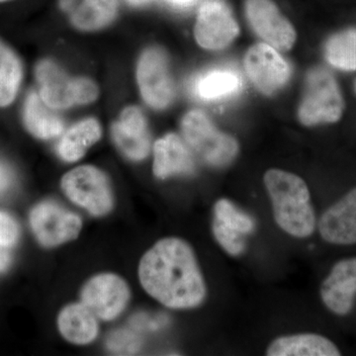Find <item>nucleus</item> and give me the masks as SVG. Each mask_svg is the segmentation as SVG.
<instances>
[{
	"instance_id": "19",
	"label": "nucleus",
	"mask_w": 356,
	"mask_h": 356,
	"mask_svg": "<svg viewBox=\"0 0 356 356\" xmlns=\"http://www.w3.org/2000/svg\"><path fill=\"white\" fill-rule=\"evenodd\" d=\"M42 100L38 93L32 91L25 100L23 122L28 132L41 140L58 137L64 131V122Z\"/></svg>"
},
{
	"instance_id": "21",
	"label": "nucleus",
	"mask_w": 356,
	"mask_h": 356,
	"mask_svg": "<svg viewBox=\"0 0 356 356\" xmlns=\"http://www.w3.org/2000/svg\"><path fill=\"white\" fill-rule=\"evenodd\" d=\"M102 126L95 118L84 119L65 134L58 147L60 158L67 163L79 161L100 140Z\"/></svg>"
},
{
	"instance_id": "8",
	"label": "nucleus",
	"mask_w": 356,
	"mask_h": 356,
	"mask_svg": "<svg viewBox=\"0 0 356 356\" xmlns=\"http://www.w3.org/2000/svg\"><path fill=\"white\" fill-rule=\"evenodd\" d=\"M29 220L33 233L46 248L76 240L83 228L81 217L53 201H44L35 206Z\"/></svg>"
},
{
	"instance_id": "10",
	"label": "nucleus",
	"mask_w": 356,
	"mask_h": 356,
	"mask_svg": "<svg viewBox=\"0 0 356 356\" xmlns=\"http://www.w3.org/2000/svg\"><path fill=\"white\" fill-rule=\"evenodd\" d=\"M81 303L99 320L113 321L125 310L131 292L127 282L113 273L98 274L88 280L81 293Z\"/></svg>"
},
{
	"instance_id": "14",
	"label": "nucleus",
	"mask_w": 356,
	"mask_h": 356,
	"mask_svg": "<svg viewBox=\"0 0 356 356\" xmlns=\"http://www.w3.org/2000/svg\"><path fill=\"white\" fill-rule=\"evenodd\" d=\"M356 295V257L343 259L332 267L321 286L325 307L337 315L350 313Z\"/></svg>"
},
{
	"instance_id": "18",
	"label": "nucleus",
	"mask_w": 356,
	"mask_h": 356,
	"mask_svg": "<svg viewBox=\"0 0 356 356\" xmlns=\"http://www.w3.org/2000/svg\"><path fill=\"white\" fill-rule=\"evenodd\" d=\"M58 327L67 341L79 346L92 343L99 332L97 318L83 303L65 306L58 315Z\"/></svg>"
},
{
	"instance_id": "30",
	"label": "nucleus",
	"mask_w": 356,
	"mask_h": 356,
	"mask_svg": "<svg viewBox=\"0 0 356 356\" xmlns=\"http://www.w3.org/2000/svg\"><path fill=\"white\" fill-rule=\"evenodd\" d=\"M11 177L7 168L0 163V189L4 191L10 184Z\"/></svg>"
},
{
	"instance_id": "24",
	"label": "nucleus",
	"mask_w": 356,
	"mask_h": 356,
	"mask_svg": "<svg viewBox=\"0 0 356 356\" xmlns=\"http://www.w3.org/2000/svg\"><path fill=\"white\" fill-rule=\"evenodd\" d=\"M325 55L337 69L356 70V29L337 33L327 40Z\"/></svg>"
},
{
	"instance_id": "29",
	"label": "nucleus",
	"mask_w": 356,
	"mask_h": 356,
	"mask_svg": "<svg viewBox=\"0 0 356 356\" xmlns=\"http://www.w3.org/2000/svg\"><path fill=\"white\" fill-rule=\"evenodd\" d=\"M11 257L6 248L0 247V273H6L10 266Z\"/></svg>"
},
{
	"instance_id": "17",
	"label": "nucleus",
	"mask_w": 356,
	"mask_h": 356,
	"mask_svg": "<svg viewBox=\"0 0 356 356\" xmlns=\"http://www.w3.org/2000/svg\"><path fill=\"white\" fill-rule=\"evenodd\" d=\"M269 356H339L341 351L327 337L298 334L277 337L266 350Z\"/></svg>"
},
{
	"instance_id": "16",
	"label": "nucleus",
	"mask_w": 356,
	"mask_h": 356,
	"mask_svg": "<svg viewBox=\"0 0 356 356\" xmlns=\"http://www.w3.org/2000/svg\"><path fill=\"white\" fill-rule=\"evenodd\" d=\"M153 172L159 179H166L172 175H189L195 172L191 149L177 134H168L156 140Z\"/></svg>"
},
{
	"instance_id": "15",
	"label": "nucleus",
	"mask_w": 356,
	"mask_h": 356,
	"mask_svg": "<svg viewBox=\"0 0 356 356\" xmlns=\"http://www.w3.org/2000/svg\"><path fill=\"white\" fill-rule=\"evenodd\" d=\"M318 232L323 240L332 245L356 243V187L325 211Z\"/></svg>"
},
{
	"instance_id": "13",
	"label": "nucleus",
	"mask_w": 356,
	"mask_h": 356,
	"mask_svg": "<svg viewBox=\"0 0 356 356\" xmlns=\"http://www.w3.org/2000/svg\"><path fill=\"white\" fill-rule=\"evenodd\" d=\"M112 138L119 149L132 161L146 159L151 149V138L146 117L136 106L122 111L119 120L112 126Z\"/></svg>"
},
{
	"instance_id": "27",
	"label": "nucleus",
	"mask_w": 356,
	"mask_h": 356,
	"mask_svg": "<svg viewBox=\"0 0 356 356\" xmlns=\"http://www.w3.org/2000/svg\"><path fill=\"white\" fill-rule=\"evenodd\" d=\"M142 341L138 334L130 330H118L107 337L106 348L118 355H132L140 350Z\"/></svg>"
},
{
	"instance_id": "31",
	"label": "nucleus",
	"mask_w": 356,
	"mask_h": 356,
	"mask_svg": "<svg viewBox=\"0 0 356 356\" xmlns=\"http://www.w3.org/2000/svg\"><path fill=\"white\" fill-rule=\"evenodd\" d=\"M74 1H76V0H60L58 3H60V9L65 11V13H67Z\"/></svg>"
},
{
	"instance_id": "33",
	"label": "nucleus",
	"mask_w": 356,
	"mask_h": 356,
	"mask_svg": "<svg viewBox=\"0 0 356 356\" xmlns=\"http://www.w3.org/2000/svg\"><path fill=\"white\" fill-rule=\"evenodd\" d=\"M175 4H179V6H186V4L192 3L195 0H170Z\"/></svg>"
},
{
	"instance_id": "2",
	"label": "nucleus",
	"mask_w": 356,
	"mask_h": 356,
	"mask_svg": "<svg viewBox=\"0 0 356 356\" xmlns=\"http://www.w3.org/2000/svg\"><path fill=\"white\" fill-rule=\"evenodd\" d=\"M264 181L278 227L295 238L313 235L316 215L306 182L294 173L276 168L267 170Z\"/></svg>"
},
{
	"instance_id": "12",
	"label": "nucleus",
	"mask_w": 356,
	"mask_h": 356,
	"mask_svg": "<svg viewBox=\"0 0 356 356\" xmlns=\"http://www.w3.org/2000/svg\"><path fill=\"white\" fill-rule=\"evenodd\" d=\"M245 9L252 30L266 44L280 51L294 46L296 31L273 0H245Z\"/></svg>"
},
{
	"instance_id": "34",
	"label": "nucleus",
	"mask_w": 356,
	"mask_h": 356,
	"mask_svg": "<svg viewBox=\"0 0 356 356\" xmlns=\"http://www.w3.org/2000/svg\"><path fill=\"white\" fill-rule=\"evenodd\" d=\"M8 1V0H0V2Z\"/></svg>"
},
{
	"instance_id": "20",
	"label": "nucleus",
	"mask_w": 356,
	"mask_h": 356,
	"mask_svg": "<svg viewBox=\"0 0 356 356\" xmlns=\"http://www.w3.org/2000/svg\"><path fill=\"white\" fill-rule=\"evenodd\" d=\"M67 13L76 29L96 31L116 18L118 0H76Z\"/></svg>"
},
{
	"instance_id": "6",
	"label": "nucleus",
	"mask_w": 356,
	"mask_h": 356,
	"mask_svg": "<svg viewBox=\"0 0 356 356\" xmlns=\"http://www.w3.org/2000/svg\"><path fill=\"white\" fill-rule=\"evenodd\" d=\"M62 189L70 201L92 216H105L113 208L108 179L95 166H79L65 173L62 178Z\"/></svg>"
},
{
	"instance_id": "28",
	"label": "nucleus",
	"mask_w": 356,
	"mask_h": 356,
	"mask_svg": "<svg viewBox=\"0 0 356 356\" xmlns=\"http://www.w3.org/2000/svg\"><path fill=\"white\" fill-rule=\"evenodd\" d=\"M19 235L17 222L7 213L0 212V247H13L17 243Z\"/></svg>"
},
{
	"instance_id": "32",
	"label": "nucleus",
	"mask_w": 356,
	"mask_h": 356,
	"mask_svg": "<svg viewBox=\"0 0 356 356\" xmlns=\"http://www.w3.org/2000/svg\"><path fill=\"white\" fill-rule=\"evenodd\" d=\"M127 1L131 4V6H140L147 3L149 0H127Z\"/></svg>"
},
{
	"instance_id": "22",
	"label": "nucleus",
	"mask_w": 356,
	"mask_h": 356,
	"mask_svg": "<svg viewBox=\"0 0 356 356\" xmlns=\"http://www.w3.org/2000/svg\"><path fill=\"white\" fill-rule=\"evenodd\" d=\"M242 84V77L233 70H213L199 77L195 91L201 99L212 102L235 95Z\"/></svg>"
},
{
	"instance_id": "3",
	"label": "nucleus",
	"mask_w": 356,
	"mask_h": 356,
	"mask_svg": "<svg viewBox=\"0 0 356 356\" xmlns=\"http://www.w3.org/2000/svg\"><path fill=\"white\" fill-rule=\"evenodd\" d=\"M39 95L55 110L89 104L97 99V86L88 77H70L51 60H40L35 67Z\"/></svg>"
},
{
	"instance_id": "5",
	"label": "nucleus",
	"mask_w": 356,
	"mask_h": 356,
	"mask_svg": "<svg viewBox=\"0 0 356 356\" xmlns=\"http://www.w3.org/2000/svg\"><path fill=\"white\" fill-rule=\"evenodd\" d=\"M344 102L336 79L324 67H314L306 77L305 91L298 118L303 125L336 123L343 115Z\"/></svg>"
},
{
	"instance_id": "7",
	"label": "nucleus",
	"mask_w": 356,
	"mask_h": 356,
	"mask_svg": "<svg viewBox=\"0 0 356 356\" xmlns=\"http://www.w3.org/2000/svg\"><path fill=\"white\" fill-rule=\"evenodd\" d=\"M137 79L143 99L154 109H165L175 95V83L165 51L159 47L147 49L140 56Z\"/></svg>"
},
{
	"instance_id": "35",
	"label": "nucleus",
	"mask_w": 356,
	"mask_h": 356,
	"mask_svg": "<svg viewBox=\"0 0 356 356\" xmlns=\"http://www.w3.org/2000/svg\"><path fill=\"white\" fill-rule=\"evenodd\" d=\"M355 88H356V84H355Z\"/></svg>"
},
{
	"instance_id": "11",
	"label": "nucleus",
	"mask_w": 356,
	"mask_h": 356,
	"mask_svg": "<svg viewBox=\"0 0 356 356\" xmlns=\"http://www.w3.org/2000/svg\"><path fill=\"white\" fill-rule=\"evenodd\" d=\"M245 69L255 88L266 95H273L284 88L291 76L289 64L266 43L255 44L248 49Z\"/></svg>"
},
{
	"instance_id": "9",
	"label": "nucleus",
	"mask_w": 356,
	"mask_h": 356,
	"mask_svg": "<svg viewBox=\"0 0 356 356\" xmlns=\"http://www.w3.org/2000/svg\"><path fill=\"white\" fill-rule=\"evenodd\" d=\"M240 32L231 7L224 0H207L199 8L194 36L199 46L207 50H222Z\"/></svg>"
},
{
	"instance_id": "23",
	"label": "nucleus",
	"mask_w": 356,
	"mask_h": 356,
	"mask_svg": "<svg viewBox=\"0 0 356 356\" xmlns=\"http://www.w3.org/2000/svg\"><path fill=\"white\" fill-rule=\"evenodd\" d=\"M23 79V67L13 49L0 40V108L15 100Z\"/></svg>"
},
{
	"instance_id": "25",
	"label": "nucleus",
	"mask_w": 356,
	"mask_h": 356,
	"mask_svg": "<svg viewBox=\"0 0 356 356\" xmlns=\"http://www.w3.org/2000/svg\"><path fill=\"white\" fill-rule=\"evenodd\" d=\"M215 219L225 226L235 229L243 235L252 233L255 229L254 220L228 199H220L214 205Z\"/></svg>"
},
{
	"instance_id": "26",
	"label": "nucleus",
	"mask_w": 356,
	"mask_h": 356,
	"mask_svg": "<svg viewBox=\"0 0 356 356\" xmlns=\"http://www.w3.org/2000/svg\"><path fill=\"white\" fill-rule=\"evenodd\" d=\"M212 231L218 243L229 255L238 257L245 252V243L243 241V234L225 226L222 222L218 221L215 218L213 221Z\"/></svg>"
},
{
	"instance_id": "1",
	"label": "nucleus",
	"mask_w": 356,
	"mask_h": 356,
	"mask_svg": "<svg viewBox=\"0 0 356 356\" xmlns=\"http://www.w3.org/2000/svg\"><path fill=\"white\" fill-rule=\"evenodd\" d=\"M139 278L145 291L168 308H196L207 295L195 254L181 238L154 243L140 259Z\"/></svg>"
},
{
	"instance_id": "4",
	"label": "nucleus",
	"mask_w": 356,
	"mask_h": 356,
	"mask_svg": "<svg viewBox=\"0 0 356 356\" xmlns=\"http://www.w3.org/2000/svg\"><path fill=\"white\" fill-rule=\"evenodd\" d=\"M185 143L207 165L222 168L238 153L235 138L218 130L209 117L198 109L191 110L181 122Z\"/></svg>"
}]
</instances>
